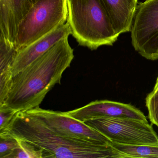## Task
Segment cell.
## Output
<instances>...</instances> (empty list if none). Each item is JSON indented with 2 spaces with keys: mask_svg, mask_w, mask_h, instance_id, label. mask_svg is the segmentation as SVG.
<instances>
[{
  "mask_svg": "<svg viewBox=\"0 0 158 158\" xmlns=\"http://www.w3.org/2000/svg\"><path fill=\"white\" fill-rule=\"evenodd\" d=\"M74 58L68 37L58 41L42 56L13 77L10 90L4 105L16 112L39 106L48 93L61 84L64 71Z\"/></svg>",
  "mask_w": 158,
  "mask_h": 158,
  "instance_id": "obj_1",
  "label": "cell"
},
{
  "mask_svg": "<svg viewBox=\"0 0 158 158\" xmlns=\"http://www.w3.org/2000/svg\"><path fill=\"white\" fill-rule=\"evenodd\" d=\"M42 149L43 158H121L110 144L61 136L24 111L15 115L7 132Z\"/></svg>",
  "mask_w": 158,
  "mask_h": 158,
  "instance_id": "obj_2",
  "label": "cell"
},
{
  "mask_svg": "<svg viewBox=\"0 0 158 158\" xmlns=\"http://www.w3.org/2000/svg\"><path fill=\"white\" fill-rule=\"evenodd\" d=\"M67 23L80 46L95 50L112 46L116 33L101 0H67Z\"/></svg>",
  "mask_w": 158,
  "mask_h": 158,
  "instance_id": "obj_3",
  "label": "cell"
},
{
  "mask_svg": "<svg viewBox=\"0 0 158 158\" xmlns=\"http://www.w3.org/2000/svg\"><path fill=\"white\" fill-rule=\"evenodd\" d=\"M67 0H34L20 22L15 45L21 50L67 22Z\"/></svg>",
  "mask_w": 158,
  "mask_h": 158,
  "instance_id": "obj_4",
  "label": "cell"
},
{
  "mask_svg": "<svg viewBox=\"0 0 158 158\" xmlns=\"http://www.w3.org/2000/svg\"><path fill=\"white\" fill-rule=\"evenodd\" d=\"M84 123L100 132L112 142L158 145V135L148 122L132 118H100Z\"/></svg>",
  "mask_w": 158,
  "mask_h": 158,
  "instance_id": "obj_5",
  "label": "cell"
},
{
  "mask_svg": "<svg viewBox=\"0 0 158 158\" xmlns=\"http://www.w3.org/2000/svg\"><path fill=\"white\" fill-rule=\"evenodd\" d=\"M131 32L135 49L148 60L158 59V0H146L137 6Z\"/></svg>",
  "mask_w": 158,
  "mask_h": 158,
  "instance_id": "obj_6",
  "label": "cell"
},
{
  "mask_svg": "<svg viewBox=\"0 0 158 158\" xmlns=\"http://www.w3.org/2000/svg\"><path fill=\"white\" fill-rule=\"evenodd\" d=\"M40 120L48 128L61 136L110 144L112 141L98 130L64 113L45 110L39 106L26 111Z\"/></svg>",
  "mask_w": 158,
  "mask_h": 158,
  "instance_id": "obj_7",
  "label": "cell"
},
{
  "mask_svg": "<svg viewBox=\"0 0 158 158\" xmlns=\"http://www.w3.org/2000/svg\"><path fill=\"white\" fill-rule=\"evenodd\" d=\"M68 116L84 123L100 118H132L148 122L145 114L130 104L107 100H96L81 108L64 112Z\"/></svg>",
  "mask_w": 158,
  "mask_h": 158,
  "instance_id": "obj_8",
  "label": "cell"
},
{
  "mask_svg": "<svg viewBox=\"0 0 158 158\" xmlns=\"http://www.w3.org/2000/svg\"><path fill=\"white\" fill-rule=\"evenodd\" d=\"M72 35L68 23L60 26L48 34L19 51L13 64V77L42 56L58 41Z\"/></svg>",
  "mask_w": 158,
  "mask_h": 158,
  "instance_id": "obj_9",
  "label": "cell"
},
{
  "mask_svg": "<svg viewBox=\"0 0 158 158\" xmlns=\"http://www.w3.org/2000/svg\"><path fill=\"white\" fill-rule=\"evenodd\" d=\"M33 3V0H0V35L15 44L18 26Z\"/></svg>",
  "mask_w": 158,
  "mask_h": 158,
  "instance_id": "obj_10",
  "label": "cell"
},
{
  "mask_svg": "<svg viewBox=\"0 0 158 158\" xmlns=\"http://www.w3.org/2000/svg\"><path fill=\"white\" fill-rule=\"evenodd\" d=\"M117 34L131 31L137 6L136 0H101Z\"/></svg>",
  "mask_w": 158,
  "mask_h": 158,
  "instance_id": "obj_11",
  "label": "cell"
},
{
  "mask_svg": "<svg viewBox=\"0 0 158 158\" xmlns=\"http://www.w3.org/2000/svg\"><path fill=\"white\" fill-rule=\"evenodd\" d=\"M17 52L15 44L0 35V107L4 105L10 90L13 64Z\"/></svg>",
  "mask_w": 158,
  "mask_h": 158,
  "instance_id": "obj_12",
  "label": "cell"
},
{
  "mask_svg": "<svg viewBox=\"0 0 158 158\" xmlns=\"http://www.w3.org/2000/svg\"><path fill=\"white\" fill-rule=\"evenodd\" d=\"M121 158H158V145H127L111 142Z\"/></svg>",
  "mask_w": 158,
  "mask_h": 158,
  "instance_id": "obj_13",
  "label": "cell"
},
{
  "mask_svg": "<svg viewBox=\"0 0 158 158\" xmlns=\"http://www.w3.org/2000/svg\"><path fill=\"white\" fill-rule=\"evenodd\" d=\"M16 138L19 142V147L14 151L10 158H43V152L42 149L36 148L35 146L25 140L18 138Z\"/></svg>",
  "mask_w": 158,
  "mask_h": 158,
  "instance_id": "obj_14",
  "label": "cell"
},
{
  "mask_svg": "<svg viewBox=\"0 0 158 158\" xmlns=\"http://www.w3.org/2000/svg\"><path fill=\"white\" fill-rule=\"evenodd\" d=\"M18 147L19 142L16 138L9 134L0 135V158H10Z\"/></svg>",
  "mask_w": 158,
  "mask_h": 158,
  "instance_id": "obj_15",
  "label": "cell"
},
{
  "mask_svg": "<svg viewBox=\"0 0 158 158\" xmlns=\"http://www.w3.org/2000/svg\"><path fill=\"white\" fill-rule=\"evenodd\" d=\"M146 107L149 119L152 123L158 127V88L148 94L146 98Z\"/></svg>",
  "mask_w": 158,
  "mask_h": 158,
  "instance_id": "obj_16",
  "label": "cell"
},
{
  "mask_svg": "<svg viewBox=\"0 0 158 158\" xmlns=\"http://www.w3.org/2000/svg\"><path fill=\"white\" fill-rule=\"evenodd\" d=\"M18 112L7 109H0V134L7 132Z\"/></svg>",
  "mask_w": 158,
  "mask_h": 158,
  "instance_id": "obj_17",
  "label": "cell"
},
{
  "mask_svg": "<svg viewBox=\"0 0 158 158\" xmlns=\"http://www.w3.org/2000/svg\"><path fill=\"white\" fill-rule=\"evenodd\" d=\"M158 88V77L157 78V80H156V83H155V86H154V88L156 89Z\"/></svg>",
  "mask_w": 158,
  "mask_h": 158,
  "instance_id": "obj_18",
  "label": "cell"
},
{
  "mask_svg": "<svg viewBox=\"0 0 158 158\" xmlns=\"http://www.w3.org/2000/svg\"><path fill=\"white\" fill-rule=\"evenodd\" d=\"M136 1H138V0H136Z\"/></svg>",
  "mask_w": 158,
  "mask_h": 158,
  "instance_id": "obj_19",
  "label": "cell"
},
{
  "mask_svg": "<svg viewBox=\"0 0 158 158\" xmlns=\"http://www.w3.org/2000/svg\"><path fill=\"white\" fill-rule=\"evenodd\" d=\"M33 1H34V0H33Z\"/></svg>",
  "mask_w": 158,
  "mask_h": 158,
  "instance_id": "obj_20",
  "label": "cell"
}]
</instances>
